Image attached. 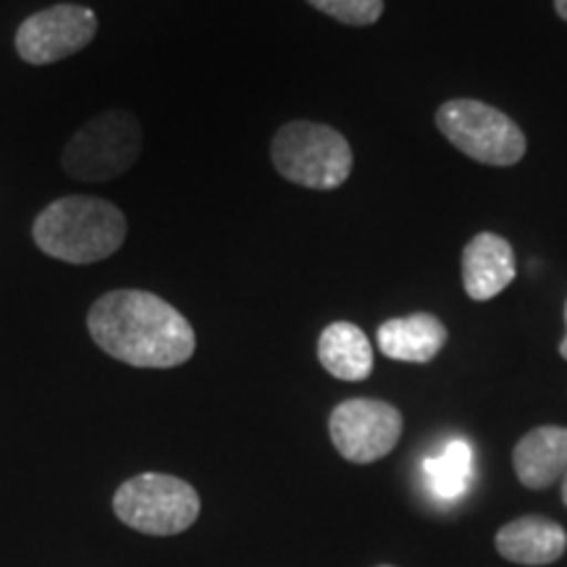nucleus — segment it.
<instances>
[{
  "instance_id": "nucleus-1",
  "label": "nucleus",
  "mask_w": 567,
  "mask_h": 567,
  "mask_svg": "<svg viewBox=\"0 0 567 567\" xmlns=\"http://www.w3.org/2000/svg\"><path fill=\"white\" fill-rule=\"evenodd\" d=\"M87 329L105 354L134 368H176L195 354V331L174 305L142 289H116L90 308Z\"/></svg>"
},
{
  "instance_id": "nucleus-2",
  "label": "nucleus",
  "mask_w": 567,
  "mask_h": 567,
  "mask_svg": "<svg viewBox=\"0 0 567 567\" xmlns=\"http://www.w3.org/2000/svg\"><path fill=\"white\" fill-rule=\"evenodd\" d=\"M34 243L45 255L71 266L111 258L126 239V218L103 197H61L40 213L32 226Z\"/></svg>"
},
{
  "instance_id": "nucleus-3",
  "label": "nucleus",
  "mask_w": 567,
  "mask_h": 567,
  "mask_svg": "<svg viewBox=\"0 0 567 567\" xmlns=\"http://www.w3.org/2000/svg\"><path fill=\"white\" fill-rule=\"evenodd\" d=\"M271 161L284 179L308 189H337L352 174V147L334 126L284 124L271 142Z\"/></svg>"
},
{
  "instance_id": "nucleus-4",
  "label": "nucleus",
  "mask_w": 567,
  "mask_h": 567,
  "mask_svg": "<svg viewBox=\"0 0 567 567\" xmlns=\"http://www.w3.org/2000/svg\"><path fill=\"white\" fill-rule=\"evenodd\" d=\"M142 155V126L130 111H109L82 126L63 147V172L80 182H111L124 176Z\"/></svg>"
},
{
  "instance_id": "nucleus-5",
  "label": "nucleus",
  "mask_w": 567,
  "mask_h": 567,
  "mask_svg": "<svg viewBox=\"0 0 567 567\" xmlns=\"http://www.w3.org/2000/svg\"><path fill=\"white\" fill-rule=\"evenodd\" d=\"M436 126L460 153L486 166H515L528 151V140L507 113L494 105L455 97L436 111Z\"/></svg>"
},
{
  "instance_id": "nucleus-6",
  "label": "nucleus",
  "mask_w": 567,
  "mask_h": 567,
  "mask_svg": "<svg viewBox=\"0 0 567 567\" xmlns=\"http://www.w3.org/2000/svg\"><path fill=\"white\" fill-rule=\"evenodd\" d=\"M116 517L140 534L176 536L200 515V496L187 481L166 473H142L124 481L113 496Z\"/></svg>"
},
{
  "instance_id": "nucleus-7",
  "label": "nucleus",
  "mask_w": 567,
  "mask_h": 567,
  "mask_svg": "<svg viewBox=\"0 0 567 567\" xmlns=\"http://www.w3.org/2000/svg\"><path fill=\"white\" fill-rule=\"evenodd\" d=\"M329 434L337 452L354 465L386 457L402 436V415L384 400H344L329 417Z\"/></svg>"
},
{
  "instance_id": "nucleus-8",
  "label": "nucleus",
  "mask_w": 567,
  "mask_h": 567,
  "mask_svg": "<svg viewBox=\"0 0 567 567\" xmlns=\"http://www.w3.org/2000/svg\"><path fill=\"white\" fill-rule=\"evenodd\" d=\"M97 34V17L87 6L61 3L32 13L21 21L17 32V51L21 61L32 66L63 61L87 48Z\"/></svg>"
},
{
  "instance_id": "nucleus-9",
  "label": "nucleus",
  "mask_w": 567,
  "mask_h": 567,
  "mask_svg": "<svg viewBox=\"0 0 567 567\" xmlns=\"http://www.w3.org/2000/svg\"><path fill=\"white\" fill-rule=\"evenodd\" d=\"M517 271L513 245L492 231H481L463 250V284L471 300H492L513 284Z\"/></svg>"
},
{
  "instance_id": "nucleus-10",
  "label": "nucleus",
  "mask_w": 567,
  "mask_h": 567,
  "mask_svg": "<svg viewBox=\"0 0 567 567\" xmlns=\"http://www.w3.org/2000/svg\"><path fill=\"white\" fill-rule=\"evenodd\" d=\"M567 549V534L559 523L542 515H526L509 520L496 534V551L515 565L557 563Z\"/></svg>"
},
{
  "instance_id": "nucleus-11",
  "label": "nucleus",
  "mask_w": 567,
  "mask_h": 567,
  "mask_svg": "<svg viewBox=\"0 0 567 567\" xmlns=\"http://www.w3.org/2000/svg\"><path fill=\"white\" fill-rule=\"evenodd\" d=\"M515 476L526 488H549L567 473V429L538 425L513 452Z\"/></svg>"
},
{
  "instance_id": "nucleus-12",
  "label": "nucleus",
  "mask_w": 567,
  "mask_h": 567,
  "mask_svg": "<svg viewBox=\"0 0 567 567\" xmlns=\"http://www.w3.org/2000/svg\"><path fill=\"white\" fill-rule=\"evenodd\" d=\"M446 344V326L434 313H413L379 326V350L400 363H431Z\"/></svg>"
},
{
  "instance_id": "nucleus-13",
  "label": "nucleus",
  "mask_w": 567,
  "mask_h": 567,
  "mask_svg": "<svg viewBox=\"0 0 567 567\" xmlns=\"http://www.w3.org/2000/svg\"><path fill=\"white\" fill-rule=\"evenodd\" d=\"M318 360L334 379L363 381L373 371V347L354 323L326 326L318 339Z\"/></svg>"
},
{
  "instance_id": "nucleus-14",
  "label": "nucleus",
  "mask_w": 567,
  "mask_h": 567,
  "mask_svg": "<svg viewBox=\"0 0 567 567\" xmlns=\"http://www.w3.org/2000/svg\"><path fill=\"white\" fill-rule=\"evenodd\" d=\"M425 481L434 488L436 496L442 499H457L460 494L467 488L473 471V452L463 439H452L450 444H444V450L439 455H431L423 463Z\"/></svg>"
},
{
  "instance_id": "nucleus-15",
  "label": "nucleus",
  "mask_w": 567,
  "mask_h": 567,
  "mask_svg": "<svg viewBox=\"0 0 567 567\" xmlns=\"http://www.w3.org/2000/svg\"><path fill=\"white\" fill-rule=\"evenodd\" d=\"M308 3L347 27H371L384 13V0H308Z\"/></svg>"
},
{
  "instance_id": "nucleus-16",
  "label": "nucleus",
  "mask_w": 567,
  "mask_h": 567,
  "mask_svg": "<svg viewBox=\"0 0 567 567\" xmlns=\"http://www.w3.org/2000/svg\"><path fill=\"white\" fill-rule=\"evenodd\" d=\"M555 11L559 19L567 21V0H555Z\"/></svg>"
},
{
  "instance_id": "nucleus-17",
  "label": "nucleus",
  "mask_w": 567,
  "mask_h": 567,
  "mask_svg": "<svg viewBox=\"0 0 567 567\" xmlns=\"http://www.w3.org/2000/svg\"><path fill=\"white\" fill-rule=\"evenodd\" d=\"M565 329H567V302H565ZM559 354H563V358L567 360V331H565L563 344H559Z\"/></svg>"
},
{
  "instance_id": "nucleus-18",
  "label": "nucleus",
  "mask_w": 567,
  "mask_h": 567,
  "mask_svg": "<svg viewBox=\"0 0 567 567\" xmlns=\"http://www.w3.org/2000/svg\"><path fill=\"white\" fill-rule=\"evenodd\" d=\"M563 499H565V505H567V473L563 476Z\"/></svg>"
},
{
  "instance_id": "nucleus-19",
  "label": "nucleus",
  "mask_w": 567,
  "mask_h": 567,
  "mask_svg": "<svg viewBox=\"0 0 567 567\" xmlns=\"http://www.w3.org/2000/svg\"><path fill=\"white\" fill-rule=\"evenodd\" d=\"M379 567H392V565H379Z\"/></svg>"
}]
</instances>
